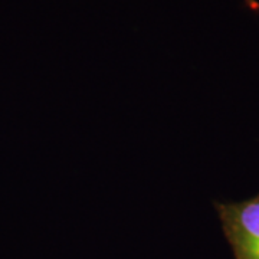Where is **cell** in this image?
<instances>
[{
	"instance_id": "6da1fadb",
	"label": "cell",
	"mask_w": 259,
	"mask_h": 259,
	"mask_svg": "<svg viewBox=\"0 0 259 259\" xmlns=\"http://www.w3.org/2000/svg\"><path fill=\"white\" fill-rule=\"evenodd\" d=\"M235 259H259V193L242 202H214Z\"/></svg>"
},
{
	"instance_id": "7a4b0ae2",
	"label": "cell",
	"mask_w": 259,
	"mask_h": 259,
	"mask_svg": "<svg viewBox=\"0 0 259 259\" xmlns=\"http://www.w3.org/2000/svg\"><path fill=\"white\" fill-rule=\"evenodd\" d=\"M245 3H246V6L250 8L252 10H255V12H259V2L256 0H243Z\"/></svg>"
}]
</instances>
